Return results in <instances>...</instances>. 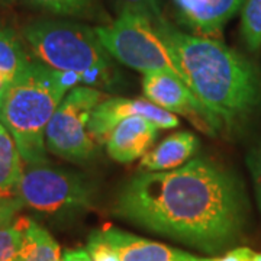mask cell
<instances>
[{
  "label": "cell",
  "instance_id": "obj_1",
  "mask_svg": "<svg viewBox=\"0 0 261 261\" xmlns=\"http://www.w3.org/2000/svg\"><path fill=\"white\" fill-rule=\"evenodd\" d=\"M245 207L238 180L199 157L180 168L132 177L121 189L115 212L132 224L215 252L240 238Z\"/></svg>",
  "mask_w": 261,
  "mask_h": 261
},
{
  "label": "cell",
  "instance_id": "obj_2",
  "mask_svg": "<svg viewBox=\"0 0 261 261\" xmlns=\"http://www.w3.org/2000/svg\"><path fill=\"white\" fill-rule=\"evenodd\" d=\"M183 83L212 113L221 130L243 125L261 106V74L251 60L219 39L181 32L167 19L152 22Z\"/></svg>",
  "mask_w": 261,
  "mask_h": 261
},
{
  "label": "cell",
  "instance_id": "obj_3",
  "mask_svg": "<svg viewBox=\"0 0 261 261\" xmlns=\"http://www.w3.org/2000/svg\"><path fill=\"white\" fill-rule=\"evenodd\" d=\"M82 83L74 71L53 70L39 61L10 84L0 105V122L16 142L23 164H47L45 129L65 92Z\"/></svg>",
  "mask_w": 261,
  "mask_h": 261
},
{
  "label": "cell",
  "instance_id": "obj_4",
  "mask_svg": "<svg viewBox=\"0 0 261 261\" xmlns=\"http://www.w3.org/2000/svg\"><path fill=\"white\" fill-rule=\"evenodd\" d=\"M27 44L39 63L58 71H74L82 83L106 86L111 83V56L99 38L83 23L41 19L23 31Z\"/></svg>",
  "mask_w": 261,
  "mask_h": 261
},
{
  "label": "cell",
  "instance_id": "obj_5",
  "mask_svg": "<svg viewBox=\"0 0 261 261\" xmlns=\"http://www.w3.org/2000/svg\"><path fill=\"white\" fill-rule=\"evenodd\" d=\"M94 32L109 56L142 74L168 73L181 80L167 47L147 16L122 9L111 23L96 27ZM183 82V80H181Z\"/></svg>",
  "mask_w": 261,
  "mask_h": 261
},
{
  "label": "cell",
  "instance_id": "obj_6",
  "mask_svg": "<svg viewBox=\"0 0 261 261\" xmlns=\"http://www.w3.org/2000/svg\"><path fill=\"white\" fill-rule=\"evenodd\" d=\"M102 100V92L89 86H77L65 94L45 129L48 151L71 161L92 159L99 142L90 130V118Z\"/></svg>",
  "mask_w": 261,
  "mask_h": 261
},
{
  "label": "cell",
  "instance_id": "obj_7",
  "mask_svg": "<svg viewBox=\"0 0 261 261\" xmlns=\"http://www.w3.org/2000/svg\"><path fill=\"white\" fill-rule=\"evenodd\" d=\"M23 206L57 214L90 205L92 189L83 178L48 164H23L18 187Z\"/></svg>",
  "mask_w": 261,
  "mask_h": 261
},
{
  "label": "cell",
  "instance_id": "obj_8",
  "mask_svg": "<svg viewBox=\"0 0 261 261\" xmlns=\"http://www.w3.org/2000/svg\"><path fill=\"white\" fill-rule=\"evenodd\" d=\"M145 99L155 103L164 111L183 115L205 134L219 132V123L177 75L168 73H151L142 79Z\"/></svg>",
  "mask_w": 261,
  "mask_h": 261
},
{
  "label": "cell",
  "instance_id": "obj_9",
  "mask_svg": "<svg viewBox=\"0 0 261 261\" xmlns=\"http://www.w3.org/2000/svg\"><path fill=\"white\" fill-rule=\"evenodd\" d=\"M142 116L152 122L159 129H173L178 126V118L174 113L164 111L148 99H126L112 97L105 99L96 106L90 118V130L96 141L105 144L109 132L125 118Z\"/></svg>",
  "mask_w": 261,
  "mask_h": 261
},
{
  "label": "cell",
  "instance_id": "obj_10",
  "mask_svg": "<svg viewBox=\"0 0 261 261\" xmlns=\"http://www.w3.org/2000/svg\"><path fill=\"white\" fill-rule=\"evenodd\" d=\"M245 0H171L177 22L192 35L219 39Z\"/></svg>",
  "mask_w": 261,
  "mask_h": 261
},
{
  "label": "cell",
  "instance_id": "obj_11",
  "mask_svg": "<svg viewBox=\"0 0 261 261\" xmlns=\"http://www.w3.org/2000/svg\"><path fill=\"white\" fill-rule=\"evenodd\" d=\"M159 128L142 116H129L113 128L105 140L108 154L118 163L144 157L157 138Z\"/></svg>",
  "mask_w": 261,
  "mask_h": 261
},
{
  "label": "cell",
  "instance_id": "obj_12",
  "mask_svg": "<svg viewBox=\"0 0 261 261\" xmlns=\"http://www.w3.org/2000/svg\"><path fill=\"white\" fill-rule=\"evenodd\" d=\"M102 231L109 243L116 248L121 261H203V258L189 252L149 241L111 225L103 226Z\"/></svg>",
  "mask_w": 261,
  "mask_h": 261
},
{
  "label": "cell",
  "instance_id": "obj_13",
  "mask_svg": "<svg viewBox=\"0 0 261 261\" xmlns=\"http://www.w3.org/2000/svg\"><path fill=\"white\" fill-rule=\"evenodd\" d=\"M197 145L193 134L176 132L142 157L141 168L147 173L174 170L195 154Z\"/></svg>",
  "mask_w": 261,
  "mask_h": 261
},
{
  "label": "cell",
  "instance_id": "obj_14",
  "mask_svg": "<svg viewBox=\"0 0 261 261\" xmlns=\"http://www.w3.org/2000/svg\"><path fill=\"white\" fill-rule=\"evenodd\" d=\"M29 64L31 60L16 32L0 22V105L10 84Z\"/></svg>",
  "mask_w": 261,
  "mask_h": 261
},
{
  "label": "cell",
  "instance_id": "obj_15",
  "mask_svg": "<svg viewBox=\"0 0 261 261\" xmlns=\"http://www.w3.org/2000/svg\"><path fill=\"white\" fill-rule=\"evenodd\" d=\"M23 243L18 261H61L60 245L45 228L29 218H22Z\"/></svg>",
  "mask_w": 261,
  "mask_h": 261
},
{
  "label": "cell",
  "instance_id": "obj_16",
  "mask_svg": "<svg viewBox=\"0 0 261 261\" xmlns=\"http://www.w3.org/2000/svg\"><path fill=\"white\" fill-rule=\"evenodd\" d=\"M23 171L16 142L0 122V197H18V187Z\"/></svg>",
  "mask_w": 261,
  "mask_h": 261
},
{
  "label": "cell",
  "instance_id": "obj_17",
  "mask_svg": "<svg viewBox=\"0 0 261 261\" xmlns=\"http://www.w3.org/2000/svg\"><path fill=\"white\" fill-rule=\"evenodd\" d=\"M27 3L48 10L54 15L70 18L94 19L102 16L99 0H25Z\"/></svg>",
  "mask_w": 261,
  "mask_h": 261
},
{
  "label": "cell",
  "instance_id": "obj_18",
  "mask_svg": "<svg viewBox=\"0 0 261 261\" xmlns=\"http://www.w3.org/2000/svg\"><path fill=\"white\" fill-rule=\"evenodd\" d=\"M241 34L251 53L261 49V0H245L241 12Z\"/></svg>",
  "mask_w": 261,
  "mask_h": 261
},
{
  "label": "cell",
  "instance_id": "obj_19",
  "mask_svg": "<svg viewBox=\"0 0 261 261\" xmlns=\"http://www.w3.org/2000/svg\"><path fill=\"white\" fill-rule=\"evenodd\" d=\"M23 243L22 218L0 228V261H18Z\"/></svg>",
  "mask_w": 261,
  "mask_h": 261
},
{
  "label": "cell",
  "instance_id": "obj_20",
  "mask_svg": "<svg viewBox=\"0 0 261 261\" xmlns=\"http://www.w3.org/2000/svg\"><path fill=\"white\" fill-rule=\"evenodd\" d=\"M86 250L92 261H121L116 248L109 243L102 229L90 233Z\"/></svg>",
  "mask_w": 261,
  "mask_h": 261
},
{
  "label": "cell",
  "instance_id": "obj_21",
  "mask_svg": "<svg viewBox=\"0 0 261 261\" xmlns=\"http://www.w3.org/2000/svg\"><path fill=\"white\" fill-rule=\"evenodd\" d=\"M118 2L121 3L122 9L141 13V15L147 16L151 22H155L163 18L161 9L159 6V0H118Z\"/></svg>",
  "mask_w": 261,
  "mask_h": 261
},
{
  "label": "cell",
  "instance_id": "obj_22",
  "mask_svg": "<svg viewBox=\"0 0 261 261\" xmlns=\"http://www.w3.org/2000/svg\"><path fill=\"white\" fill-rule=\"evenodd\" d=\"M23 203L19 197H0V228L12 224Z\"/></svg>",
  "mask_w": 261,
  "mask_h": 261
},
{
  "label": "cell",
  "instance_id": "obj_23",
  "mask_svg": "<svg viewBox=\"0 0 261 261\" xmlns=\"http://www.w3.org/2000/svg\"><path fill=\"white\" fill-rule=\"evenodd\" d=\"M248 167H250V171H251L255 196H257L258 207L261 211V145H258L257 148L254 149L251 155L248 157Z\"/></svg>",
  "mask_w": 261,
  "mask_h": 261
},
{
  "label": "cell",
  "instance_id": "obj_24",
  "mask_svg": "<svg viewBox=\"0 0 261 261\" xmlns=\"http://www.w3.org/2000/svg\"><path fill=\"white\" fill-rule=\"evenodd\" d=\"M255 252L247 248V247H240L233 248L221 257H214V258H203V261H252Z\"/></svg>",
  "mask_w": 261,
  "mask_h": 261
},
{
  "label": "cell",
  "instance_id": "obj_25",
  "mask_svg": "<svg viewBox=\"0 0 261 261\" xmlns=\"http://www.w3.org/2000/svg\"><path fill=\"white\" fill-rule=\"evenodd\" d=\"M61 261H92L87 250L84 248H74V250H67L61 255Z\"/></svg>",
  "mask_w": 261,
  "mask_h": 261
},
{
  "label": "cell",
  "instance_id": "obj_26",
  "mask_svg": "<svg viewBox=\"0 0 261 261\" xmlns=\"http://www.w3.org/2000/svg\"><path fill=\"white\" fill-rule=\"evenodd\" d=\"M252 261H261V252H255V255H254V260Z\"/></svg>",
  "mask_w": 261,
  "mask_h": 261
},
{
  "label": "cell",
  "instance_id": "obj_27",
  "mask_svg": "<svg viewBox=\"0 0 261 261\" xmlns=\"http://www.w3.org/2000/svg\"><path fill=\"white\" fill-rule=\"evenodd\" d=\"M13 0H0V3H5V5H8V3H12Z\"/></svg>",
  "mask_w": 261,
  "mask_h": 261
}]
</instances>
